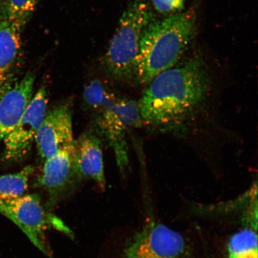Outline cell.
<instances>
[{
	"label": "cell",
	"instance_id": "1",
	"mask_svg": "<svg viewBox=\"0 0 258 258\" xmlns=\"http://www.w3.org/2000/svg\"><path fill=\"white\" fill-rule=\"evenodd\" d=\"M140 102L142 121L161 131L178 130L201 110L212 86L211 70L195 54L157 76Z\"/></svg>",
	"mask_w": 258,
	"mask_h": 258
},
{
	"label": "cell",
	"instance_id": "2",
	"mask_svg": "<svg viewBox=\"0 0 258 258\" xmlns=\"http://www.w3.org/2000/svg\"><path fill=\"white\" fill-rule=\"evenodd\" d=\"M196 29V15L191 11L151 22L141 41L135 82L148 85L179 63L191 44Z\"/></svg>",
	"mask_w": 258,
	"mask_h": 258
},
{
	"label": "cell",
	"instance_id": "3",
	"mask_svg": "<svg viewBox=\"0 0 258 258\" xmlns=\"http://www.w3.org/2000/svg\"><path fill=\"white\" fill-rule=\"evenodd\" d=\"M83 99L97 131L112 148L119 169L124 173L129 163L127 129L143 123L138 103L116 95L97 80L85 87Z\"/></svg>",
	"mask_w": 258,
	"mask_h": 258
},
{
	"label": "cell",
	"instance_id": "4",
	"mask_svg": "<svg viewBox=\"0 0 258 258\" xmlns=\"http://www.w3.org/2000/svg\"><path fill=\"white\" fill-rule=\"evenodd\" d=\"M155 16L148 0H131L102 58L105 72L120 82H135V67L144 32Z\"/></svg>",
	"mask_w": 258,
	"mask_h": 258
},
{
	"label": "cell",
	"instance_id": "5",
	"mask_svg": "<svg viewBox=\"0 0 258 258\" xmlns=\"http://www.w3.org/2000/svg\"><path fill=\"white\" fill-rule=\"evenodd\" d=\"M0 201V213L17 225L38 249L50 257L43 242L44 231L48 227L73 236L63 221L48 212L37 194Z\"/></svg>",
	"mask_w": 258,
	"mask_h": 258
},
{
	"label": "cell",
	"instance_id": "6",
	"mask_svg": "<svg viewBox=\"0 0 258 258\" xmlns=\"http://www.w3.org/2000/svg\"><path fill=\"white\" fill-rule=\"evenodd\" d=\"M124 258H194L192 249L181 234L165 225L149 222L135 235Z\"/></svg>",
	"mask_w": 258,
	"mask_h": 258
},
{
	"label": "cell",
	"instance_id": "7",
	"mask_svg": "<svg viewBox=\"0 0 258 258\" xmlns=\"http://www.w3.org/2000/svg\"><path fill=\"white\" fill-rule=\"evenodd\" d=\"M48 94L42 86L32 97L17 125L3 141L2 160L6 162L24 160L30 153L38 131L47 113Z\"/></svg>",
	"mask_w": 258,
	"mask_h": 258
},
{
	"label": "cell",
	"instance_id": "8",
	"mask_svg": "<svg viewBox=\"0 0 258 258\" xmlns=\"http://www.w3.org/2000/svg\"><path fill=\"white\" fill-rule=\"evenodd\" d=\"M74 142L72 110L70 106L61 104L47 111L35 139L41 161L44 162Z\"/></svg>",
	"mask_w": 258,
	"mask_h": 258
},
{
	"label": "cell",
	"instance_id": "9",
	"mask_svg": "<svg viewBox=\"0 0 258 258\" xmlns=\"http://www.w3.org/2000/svg\"><path fill=\"white\" fill-rule=\"evenodd\" d=\"M74 143L58 151L43 162L36 185L47 192L46 208L55 206L67 191L74 176L73 169Z\"/></svg>",
	"mask_w": 258,
	"mask_h": 258
},
{
	"label": "cell",
	"instance_id": "10",
	"mask_svg": "<svg viewBox=\"0 0 258 258\" xmlns=\"http://www.w3.org/2000/svg\"><path fill=\"white\" fill-rule=\"evenodd\" d=\"M20 26L8 20H0V99L18 81L23 60Z\"/></svg>",
	"mask_w": 258,
	"mask_h": 258
},
{
	"label": "cell",
	"instance_id": "11",
	"mask_svg": "<svg viewBox=\"0 0 258 258\" xmlns=\"http://www.w3.org/2000/svg\"><path fill=\"white\" fill-rule=\"evenodd\" d=\"M74 176L79 179H90L104 190L106 180L102 143L96 135L86 132L74 141L73 153Z\"/></svg>",
	"mask_w": 258,
	"mask_h": 258
},
{
	"label": "cell",
	"instance_id": "12",
	"mask_svg": "<svg viewBox=\"0 0 258 258\" xmlns=\"http://www.w3.org/2000/svg\"><path fill=\"white\" fill-rule=\"evenodd\" d=\"M35 77L29 72L0 99V141L11 133L33 97Z\"/></svg>",
	"mask_w": 258,
	"mask_h": 258
},
{
	"label": "cell",
	"instance_id": "13",
	"mask_svg": "<svg viewBox=\"0 0 258 258\" xmlns=\"http://www.w3.org/2000/svg\"><path fill=\"white\" fill-rule=\"evenodd\" d=\"M40 0H0V20L5 19L25 28Z\"/></svg>",
	"mask_w": 258,
	"mask_h": 258
},
{
	"label": "cell",
	"instance_id": "14",
	"mask_svg": "<svg viewBox=\"0 0 258 258\" xmlns=\"http://www.w3.org/2000/svg\"><path fill=\"white\" fill-rule=\"evenodd\" d=\"M227 250L228 258H258L256 230L244 228L232 235Z\"/></svg>",
	"mask_w": 258,
	"mask_h": 258
},
{
	"label": "cell",
	"instance_id": "15",
	"mask_svg": "<svg viewBox=\"0 0 258 258\" xmlns=\"http://www.w3.org/2000/svg\"><path fill=\"white\" fill-rule=\"evenodd\" d=\"M34 167L29 165L20 172L0 176V200H8L24 196Z\"/></svg>",
	"mask_w": 258,
	"mask_h": 258
},
{
	"label": "cell",
	"instance_id": "16",
	"mask_svg": "<svg viewBox=\"0 0 258 258\" xmlns=\"http://www.w3.org/2000/svg\"><path fill=\"white\" fill-rule=\"evenodd\" d=\"M156 11L163 15L178 14L185 8V0H152Z\"/></svg>",
	"mask_w": 258,
	"mask_h": 258
},
{
	"label": "cell",
	"instance_id": "17",
	"mask_svg": "<svg viewBox=\"0 0 258 258\" xmlns=\"http://www.w3.org/2000/svg\"><path fill=\"white\" fill-rule=\"evenodd\" d=\"M0 202H1V201H0Z\"/></svg>",
	"mask_w": 258,
	"mask_h": 258
}]
</instances>
